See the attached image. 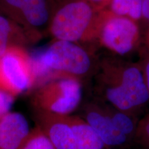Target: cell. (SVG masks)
I'll return each mask as SVG.
<instances>
[{
	"instance_id": "cell-7",
	"label": "cell",
	"mask_w": 149,
	"mask_h": 149,
	"mask_svg": "<svg viewBox=\"0 0 149 149\" xmlns=\"http://www.w3.org/2000/svg\"><path fill=\"white\" fill-rule=\"evenodd\" d=\"M34 80L29 57L8 48L0 58V86L13 95L28 90Z\"/></svg>"
},
{
	"instance_id": "cell-4",
	"label": "cell",
	"mask_w": 149,
	"mask_h": 149,
	"mask_svg": "<svg viewBox=\"0 0 149 149\" xmlns=\"http://www.w3.org/2000/svg\"><path fill=\"white\" fill-rule=\"evenodd\" d=\"M29 59L34 79L46 77L52 72L83 76L92 68V61L83 48L64 40L57 41L46 49L35 52Z\"/></svg>"
},
{
	"instance_id": "cell-18",
	"label": "cell",
	"mask_w": 149,
	"mask_h": 149,
	"mask_svg": "<svg viewBox=\"0 0 149 149\" xmlns=\"http://www.w3.org/2000/svg\"><path fill=\"white\" fill-rule=\"evenodd\" d=\"M91 1L95 3H100V2H102V1H104V0H91Z\"/></svg>"
},
{
	"instance_id": "cell-13",
	"label": "cell",
	"mask_w": 149,
	"mask_h": 149,
	"mask_svg": "<svg viewBox=\"0 0 149 149\" xmlns=\"http://www.w3.org/2000/svg\"><path fill=\"white\" fill-rule=\"evenodd\" d=\"M134 146L137 149H149V113L139 121Z\"/></svg>"
},
{
	"instance_id": "cell-2",
	"label": "cell",
	"mask_w": 149,
	"mask_h": 149,
	"mask_svg": "<svg viewBox=\"0 0 149 149\" xmlns=\"http://www.w3.org/2000/svg\"><path fill=\"white\" fill-rule=\"evenodd\" d=\"M79 116L83 118L110 149L134 146L139 119L94 97L80 104Z\"/></svg>"
},
{
	"instance_id": "cell-16",
	"label": "cell",
	"mask_w": 149,
	"mask_h": 149,
	"mask_svg": "<svg viewBox=\"0 0 149 149\" xmlns=\"http://www.w3.org/2000/svg\"><path fill=\"white\" fill-rule=\"evenodd\" d=\"M142 16L149 22V0H143Z\"/></svg>"
},
{
	"instance_id": "cell-17",
	"label": "cell",
	"mask_w": 149,
	"mask_h": 149,
	"mask_svg": "<svg viewBox=\"0 0 149 149\" xmlns=\"http://www.w3.org/2000/svg\"><path fill=\"white\" fill-rule=\"evenodd\" d=\"M142 71L143 73H144L145 81H146L147 88H148L149 93V59L147 60L146 64H145L144 70H142Z\"/></svg>"
},
{
	"instance_id": "cell-1",
	"label": "cell",
	"mask_w": 149,
	"mask_h": 149,
	"mask_svg": "<svg viewBox=\"0 0 149 149\" xmlns=\"http://www.w3.org/2000/svg\"><path fill=\"white\" fill-rule=\"evenodd\" d=\"M95 97L138 117L149 102L142 70L133 64L106 65Z\"/></svg>"
},
{
	"instance_id": "cell-14",
	"label": "cell",
	"mask_w": 149,
	"mask_h": 149,
	"mask_svg": "<svg viewBox=\"0 0 149 149\" xmlns=\"http://www.w3.org/2000/svg\"><path fill=\"white\" fill-rule=\"evenodd\" d=\"M10 31V22L4 17L0 15V58L8 49V44Z\"/></svg>"
},
{
	"instance_id": "cell-6",
	"label": "cell",
	"mask_w": 149,
	"mask_h": 149,
	"mask_svg": "<svg viewBox=\"0 0 149 149\" xmlns=\"http://www.w3.org/2000/svg\"><path fill=\"white\" fill-rule=\"evenodd\" d=\"M92 17V8L87 3H70L55 15L52 22V33L59 40L75 42L84 34Z\"/></svg>"
},
{
	"instance_id": "cell-5",
	"label": "cell",
	"mask_w": 149,
	"mask_h": 149,
	"mask_svg": "<svg viewBox=\"0 0 149 149\" xmlns=\"http://www.w3.org/2000/svg\"><path fill=\"white\" fill-rule=\"evenodd\" d=\"M82 91L76 78L64 77L46 86L33 100L35 110L56 115H70L79 109Z\"/></svg>"
},
{
	"instance_id": "cell-3",
	"label": "cell",
	"mask_w": 149,
	"mask_h": 149,
	"mask_svg": "<svg viewBox=\"0 0 149 149\" xmlns=\"http://www.w3.org/2000/svg\"><path fill=\"white\" fill-rule=\"evenodd\" d=\"M37 127L56 149H110L95 130L79 115H56L35 110Z\"/></svg>"
},
{
	"instance_id": "cell-9",
	"label": "cell",
	"mask_w": 149,
	"mask_h": 149,
	"mask_svg": "<svg viewBox=\"0 0 149 149\" xmlns=\"http://www.w3.org/2000/svg\"><path fill=\"white\" fill-rule=\"evenodd\" d=\"M30 133L29 122L22 113H7L0 118V149H20Z\"/></svg>"
},
{
	"instance_id": "cell-8",
	"label": "cell",
	"mask_w": 149,
	"mask_h": 149,
	"mask_svg": "<svg viewBox=\"0 0 149 149\" xmlns=\"http://www.w3.org/2000/svg\"><path fill=\"white\" fill-rule=\"evenodd\" d=\"M138 29L131 19L117 16L104 24L102 39L107 47L120 55L133 49L138 37Z\"/></svg>"
},
{
	"instance_id": "cell-11",
	"label": "cell",
	"mask_w": 149,
	"mask_h": 149,
	"mask_svg": "<svg viewBox=\"0 0 149 149\" xmlns=\"http://www.w3.org/2000/svg\"><path fill=\"white\" fill-rule=\"evenodd\" d=\"M142 3L143 0H113L111 8L117 16L137 20L142 16Z\"/></svg>"
},
{
	"instance_id": "cell-15",
	"label": "cell",
	"mask_w": 149,
	"mask_h": 149,
	"mask_svg": "<svg viewBox=\"0 0 149 149\" xmlns=\"http://www.w3.org/2000/svg\"><path fill=\"white\" fill-rule=\"evenodd\" d=\"M14 102V95L8 91L0 88V118L10 113Z\"/></svg>"
},
{
	"instance_id": "cell-10",
	"label": "cell",
	"mask_w": 149,
	"mask_h": 149,
	"mask_svg": "<svg viewBox=\"0 0 149 149\" xmlns=\"http://www.w3.org/2000/svg\"><path fill=\"white\" fill-rule=\"evenodd\" d=\"M7 4L22 10L31 25L40 26L47 21L48 12L45 0H4Z\"/></svg>"
},
{
	"instance_id": "cell-12",
	"label": "cell",
	"mask_w": 149,
	"mask_h": 149,
	"mask_svg": "<svg viewBox=\"0 0 149 149\" xmlns=\"http://www.w3.org/2000/svg\"><path fill=\"white\" fill-rule=\"evenodd\" d=\"M20 149H56L51 139L37 127L31 132Z\"/></svg>"
}]
</instances>
